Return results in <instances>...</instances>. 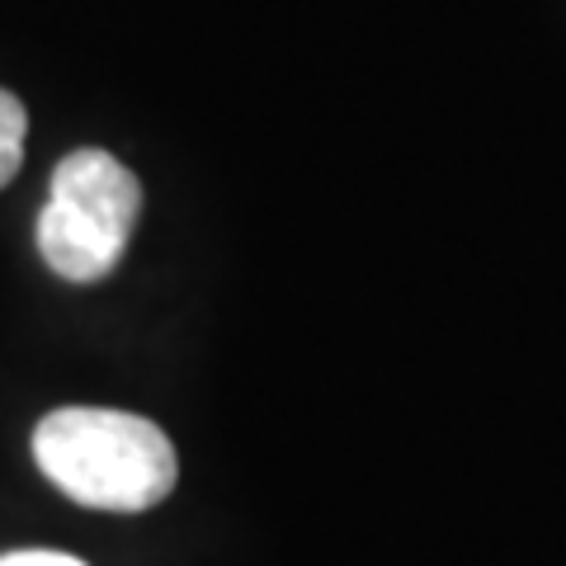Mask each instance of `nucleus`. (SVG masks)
<instances>
[{
  "instance_id": "obj_1",
  "label": "nucleus",
  "mask_w": 566,
  "mask_h": 566,
  "mask_svg": "<svg viewBox=\"0 0 566 566\" xmlns=\"http://www.w3.org/2000/svg\"><path fill=\"white\" fill-rule=\"evenodd\" d=\"M33 463L62 495L91 510L137 515L175 491V444L161 424L109 406H62L33 430Z\"/></svg>"
},
{
  "instance_id": "obj_2",
  "label": "nucleus",
  "mask_w": 566,
  "mask_h": 566,
  "mask_svg": "<svg viewBox=\"0 0 566 566\" xmlns=\"http://www.w3.org/2000/svg\"><path fill=\"white\" fill-rule=\"evenodd\" d=\"M142 212V185L118 156L81 147L57 161L39 212V255L52 274L71 283H95L114 274L133 241Z\"/></svg>"
},
{
  "instance_id": "obj_3",
  "label": "nucleus",
  "mask_w": 566,
  "mask_h": 566,
  "mask_svg": "<svg viewBox=\"0 0 566 566\" xmlns=\"http://www.w3.org/2000/svg\"><path fill=\"white\" fill-rule=\"evenodd\" d=\"M24 137H29V114L10 91H0V189H6L24 166Z\"/></svg>"
},
{
  "instance_id": "obj_4",
  "label": "nucleus",
  "mask_w": 566,
  "mask_h": 566,
  "mask_svg": "<svg viewBox=\"0 0 566 566\" xmlns=\"http://www.w3.org/2000/svg\"><path fill=\"white\" fill-rule=\"evenodd\" d=\"M0 566H85V562L66 557V553H43V547H29V553H6V557H0Z\"/></svg>"
}]
</instances>
